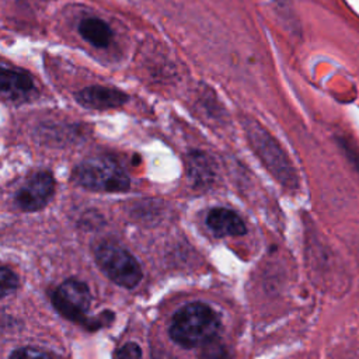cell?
<instances>
[{
  "mask_svg": "<svg viewBox=\"0 0 359 359\" xmlns=\"http://www.w3.org/2000/svg\"><path fill=\"white\" fill-rule=\"evenodd\" d=\"M219 316L213 309L201 302H194L180 309L171 321L170 337L184 348L208 345L217 335Z\"/></svg>",
  "mask_w": 359,
  "mask_h": 359,
  "instance_id": "1",
  "label": "cell"
},
{
  "mask_svg": "<svg viewBox=\"0 0 359 359\" xmlns=\"http://www.w3.org/2000/svg\"><path fill=\"white\" fill-rule=\"evenodd\" d=\"M72 180L90 191L123 192L130 187V180L123 168L108 157H91L74 167Z\"/></svg>",
  "mask_w": 359,
  "mask_h": 359,
  "instance_id": "2",
  "label": "cell"
},
{
  "mask_svg": "<svg viewBox=\"0 0 359 359\" xmlns=\"http://www.w3.org/2000/svg\"><path fill=\"white\" fill-rule=\"evenodd\" d=\"M52 303L63 317H66L70 321L79 323L91 331L104 325L107 323V317L112 316L111 311H105L100 318H90L87 316L91 303L90 289L86 283L76 279L65 280L53 292Z\"/></svg>",
  "mask_w": 359,
  "mask_h": 359,
  "instance_id": "3",
  "label": "cell"
},
{
  "mask_svg": "<svg viewBox=\"0 0 359 359\" xmlns=\"http://www.w3.org/2000/svg\"><path fill=\"white\" fill-rule=\"evenodd\" d=\"M95 261L102 272L122 287L133 289L142 279L135 257L115 243H101L95 248Z\"/></svg>",
  "mask_w": 359,
  "mask_h": 359,
  "instance_id": "4",
  "label": "cell"
},
{
  "mask_svg": "<svg viewBox=\"0 0 359 359\" xmlns=\"http://www.w3.org/2000/svg\"><path fill=\"white\" fill-rule=\"evenodd\" d=\"M55 192V180L48 171L32 174L15 194V203L24 212L42 209Z\"/></svg>",
  "mask_w": 359,
  "mask_h": 359,
  "instance_id": "5",
  "label": "cell"
},
{
  "mask_svg": "<svg viewBox=\"0 0 359 359\" xmlns=\"http://www.w3.org/2000/svg\"><path fill=\"white\" fill-rule=\"evenodd\" d=\"M248 136L251 139V143L257 149V151L261 154V157L271 165V170L275 172H287V161L280 150V147L276 144V142L272 139V136L255 121H248L245 123Z\"/></svg>",
  "mask_w": 359,
  "mask_h": 359,
  "instance_id": "6",
  "label": "cell"
},
{
  "mask_svg": "<svg viewBox=\"0 0 359 359\" xmlns=\"http://www.w3.org/2000/svg\"><path fill=\"white\" fill-rule=\"evenodd\" d=\"M76 101L88 109H111L118 108L128 101V95L114 87L107 86H90L76 93Z\"/></svg>",
  "mask_w": 359,
  "mask_h": 359,
  "instance_id": "7",
  "label": "cell"
},
{
  "mask_svg": "<svg viewBox=\"0 0 359 359\" xmlns=\"http://www.w3.org/2000/svg\"><path fill=\"white\" fill-rule=\"evenodd\" d=\"M206 224L217 237L243 236L245 233V224L241 217L227 208L212 209L206 216Z\"/></svg>",
  "mask_w": 359,
  "mask_h": 359,
  "instance_id": "8",
  "label": "cell"
},
{
  "mask_svg": "<svg viewBox=\"0 0 359 359\" xmlns=\"http://www.w3.org/2000/svg\"><path fill=\"white\" fill-rule=\"evenodd\" d=\"M34 88V80L29 73L21 69L0 66V95L7 98H20Z\"/></svg>",
  "mask_w": 359,
  "mask_h": 359,
  "instance_id": "9",
  "label": "cell"
},
{
  "mask_svg": "<svg viewBox=\"0 0 359 359\" xmlns=\"http://www.w3.org/2000/svg\"><path fill=\"white\" fill-rule=\"evenodd\" d=\"M79 34L84 41L95 48H107L114 38L111 27L104 20L95 17L81 20L79 24Z\"/></svg>",
  "mask_w": 359,
  "mask_h": 359,
  "instance_id": "10",
  "label": "cell"
},
{
  "mask_svg": "<svg viewBox=\"0 0 359 359\" xmlns=\"http://www.w3.org/2000/svg\"><path fill=\"white\" fill-rule=\"evenodd\" d=\"M8 359H59V358L52 352L41 348L24 346V348L15 349Z\"/></svg>",
  "mask_w": 359,
  "mask_h": 359,
  "instance_id": "11",
  "label": "cell"
},
{
  "mask_svg": "<svg viewBox=\"0 0 359 359\" xmlns=\"http://www.w3.org/2000/svg\"><path fill=\"white\" fill-rule=\"evenodd\" d=\"M18 285V276L10 268L0 266V299L17 290Z\"/></svg>",
  "mask_w": 359,
  "mask_h": 359,
  "instance_id": "12",
  "label": "cell"
},
{
  "mask_svg": "<svg viewBox=\"0 0 359 359\" xmlns=\"http://www.w3.org/2000/svg\"><path fill=\"white\" fill-rule=\"evenodd\" d=\"M114 359H142V351L137 344L128 342L115 351Z\"/></svg>",
  "mask_w": 359,
  "mask_h": 359,
  "instance_id": "13",
  "label": "cell"
},
{
  "mask_svg": "<svg viewBox=\"0 0 359 359\" xmlns=\"http://www.w3.org/2000/svg\"><path fill=\"white\" fill-rule=\"evenodd\" d=\"M201 359H230V356H229V352L226 351V348H223L220 345H215V346L208 348L202 353Z\"/></svg>",
  "mask_w": 359,
  "mask_h": 359,
  "instance_id": "14",
  "label": "cell"
}]
</instances>
